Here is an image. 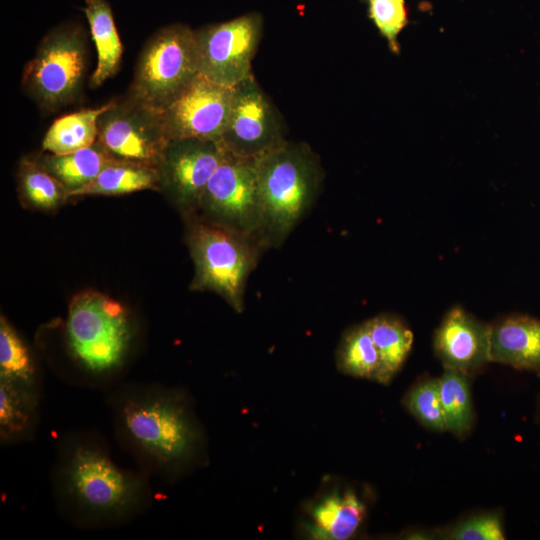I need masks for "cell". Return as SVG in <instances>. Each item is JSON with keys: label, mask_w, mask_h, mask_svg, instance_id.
Segmentation results:
<instances>
[{"label": "cell", "mask_w": 540, "mask_h": 540, "mask_svg": "<svg viewBox=\"0 0 540 540\" xmlns=\"http://www.w3.org/2000/svg\"><path fill=\"white\" fill-rule=\"evenodd\" d=\"M490 361L540 371V320L510 315L489 325Z\"/></svg>", "instance_id": "15"}, {"label": "cell", "mask_w": 540, "mask_h": 540, "mask_svg": "<svg viewBox=\"0 0 540 540\" xmlns=\"http://www.w3.org/2000/svg\"><path fill=\"white\" fill-rule=\"evenodd\" d=\"M113 159L96 141L93 145L64 155L47 154L37 161L56 177L69 194L91 182Z\"/></svg>", "instance_id": "21"}, {"label": "cell", "mask_w": 540, "mask_h": 540, "mask_svg": "<svg viewBox=\"0 0 540 540\" xmlns=\"http://www.w3.org/2000/svg\"><path fill=\"white\" fill-rule=\"evenodd\" d=\"M198 74L195 31L171 24L159 29L143 46L126 95L162 111Z\"/></svg>", "instance_id": "6"}, {"label": "cell", "mask_w": 540, "mask_h": 540, "mask_svg": "<svg viewBox=\"0 0 540 540\" xmlns=\"http://www.w3.org/2000/svg\"><path fill=\"white\" fill-rule=\"evenodd\" d=\"M369 15L386 38L392 52L398 53V35L408 23L405 0H367Z\"/></svg>", "instance_id": "28"}, {"label": "cell", "mask_w": 540, "mask_h": 540, "mask_svg": "<svg viewBox=\"0 0 540 540\" xmlns=\"http://www.w3.org/2000/svg\"><path fill=\"white\" fill-rule=\"evenodd\" d=\"M40 401V398L0 381L2 447L28 443L35 438L40 421Z\"/></svg>", "instance_id": "18"}, {"label": "cell", "mask_w": 540, "mask_h": 540, "mask_svg": "<svg viewBox=\"0 0 540 540\" xmlns=\"http://www.w3.org/2000/svg\"><path fill=\"white\" fill-rule=\"evenodd\" d=\"M281 118L254 75L234 87L232 109L220 139L232 155L256 160L286 140Z\"/></svg>", "instance_id": "11"}, {"label": "cell", "mask_w": 540, "mask_h": 540, "mask_svg": "<svg viewBox=\"0 0 540 540\" xmlns=\"http://www.w3.org/2000/svg\"><path fill=\"white\" fill-rule=\"evenodd\" d=\"M406 405L410 412L428 428L437 431L446 430L438 379L427 380L416 385L407 395Z\"/></svg>", "instance_id": "27"}, {"label": "cell", "mask_w": 540, "mask_h": 540, "mask_svg": "<svg viewBox=\"0 0 540 540\" xmlns=\"http://www.w3.org/2000/svg\"><path fill=\"white\" fill-rule=\"evenodd\" d=\"M365 512V504L354 491L332 490L313 505L310 511V534L316 539H348L357 531Z\"/></svg>", "instance_id": "16"}, {"label": "cell", "mask_w": 540, "mask_h": 540, "mask_svg": "<svg viewBox=\"0 0 540 540\" xmlns=\"http://www.w3.org/2000/svg\"><path fill=\"white\" fill-rule=\"evenodd\" d=\"M111 105L112 101L58 118L47 130L42 149L51 154L64 155L93 145L98 138V119Z\"/></svg>", "instance_id": "22"}, {"label": "cell", "mask_w": 540, "mask_h": 540, "mask_svg": "<svg viewBox=\"0 0 540 540\" xmlns=\"http://www.w3.org/2000/svg\"><path fill=\"white\" fill-rule=\"evenodd\" d=\"M263 20L248 13L195 31L199 73L230 87L253 75L252 60L262 35Z\"/></svg>", "instance_id": "10"}, {"label": "cell", "mask_w": 540, "mask_h": 540, "mask_svg": "<svg viewBox=\"0 0 540 540\" xmlns=\"http://www.w3.org/2000/svg\"><path fill=\"white\" fill-rule=\"evenodd\" d=\"M336 363L346 375L377 381L380 359L366 321L344 333L336 351Z\"/></svg>", "instance_id": "24"}, {"label": "cell", "mask_w": 540, "mask_h": 540, "mask_svg": "<svg viewBox=\"0 0 540 540\" xmlns=\"http://www.w3.org/2000/svg\"><path fill=\"white\" fill-rule=\"evenodd\" d=\"M84 11L97 51V65L89 83L95 88L117 73L123 47L107 0H85Z\"/></svg>", "instance_id": "19"}, {"label": "cell", "mask_w": 540, "mask_h": 540, "mask_svg": "<svg viewBox=\"0 0 540 540\" xmlns=\"http://www.w3.org/2000/svg\"><path fill=\"white\" fill-rule=\"evenodd\" d=\"M264 248L279 247L315 201L322 179L317 157L285 141L255 160Z\"/></svg>", "instance_id": "4"}, {"label": "cell", "mask_w": 540, "mask_h": 540, "mask_svg": "<svg viewBox=\"0 0 540 540\" xmlns=\"http://www.w3.org/2000/svg\"><path fill=\"white\" fill-rule=\"evenodd\" d=\"M86 37L78 26L50 31L26 64L22 85L42 108L56 110L79 93L86 72Z\"/></svg>", "instance_id": "7"}, {"label": "cell", "mask_w": 540, "mask_h": 540, "mask_svg": "<svg viewBox=\"0 0 540 540\" xmlns=\"http://www.w3.org/2000/svg\"><path fill=\"white\" fill-rule=\"evenodd\" d=\"M225 154L219 141L169 140L158 166L160 188H164L187 212H196L205 187Z\"/></svg>", "instance_id": "13"}, {"label": "cell", "mask_w": 540, "mask_h": 540, "mask_svg": "<svg viewBox=\"0 0 540 540\" xmlns=\"http://www.w3.org/2000/svg\"><path fill=\"white\" fill-rule=\"evenodd\" d=\"M160 188L159 168L138 163L115 161L106 166L91 182L69 194L120 195Z\"/></svg>", "instance_id": "23"}, {"label": "cell", "mask_w": 540, "mask_h": 540, "mask_svg": "<svg viewBox=\"0 0 540 540\" xmlns=\"http://www.w3.org/2000/svg\"><path fill=\"white\" fill-rule=\"evenodd\" d=\"M134 339L133 319L121 303L94 290L77 294L64 325L70 365L60 378L75 387L107 391L123 381Z\"/></svg>", "instance_id": "3"}, {"label": "cell", "mask_w": 540, "mask_h": 540, "mask_svg": "<svg viewBox=\"0 0 540 540\" xmlns=\"http://www.w3.org/2000/svg\"><path fill=\"white\" fill-rule=\"evenodd\" d=\"M97 141L115 160L158 167L169 139L161 111L126 95L100 115Z\"/></svg>", "instance_id": "9"}, {"label": "cell", "mask_w": 540, "mask_h": 540, "mask_svg": "<svg viewBox=\"0 0 540 540\" xmlns=\"http://www.w3.org/2000/svg\"><path fill=\"white\" fill-rule=\"evenodd\" d=\"M150 478L118 465L97 431L74 429L57 439L49 482L54 507L66 523L102 531L126 526L150 509Z\"/></svg>", "instance_id": "1"}, {"label": "cell", "mask_w": 540, "mask_h": 540, "mask_svg": "<svg viewBox=\"0 0 540 540\" xmlns=\"http://www.w3.org/2000/svg\"><path fill=\"white\" fill-rule=\"evenodd\" d=\"M0 381L41 399L43 375L33 353L3 315L0 317Z\"/></svg>", "instance_id": "17"}, {"label": "cell", "mask_w": 540, "mask_h": 540, "mask_svg": "<svg viewBox=\"0 0 540 540\" xmlns=\"http://www.w3.org/2000/svg\"><path fill=\"white\" fill-rule=\"evenodd\" d=\"M189 214L187 240L195 265L191 289L213 291L242 312L247 280L263 246L196 213Z\"/></svg>", "instance_id": "5"}, {"label": "cell", "mask_w": 540, "mask_h": 540, "mask_svg": "<svg viewBox=\"0 0 540 540\" xmlns=\"http://www.w3.org/2000/svg\"><path fill=\"white\" fill-rule=\"evenodd\" d=\"M434 349L446 368L464 373L477 369L490 361L489 325L454 306L435 332Z\"/></svg>", "instance_id": "14"}, {"label": "cell", "mask_w": 540, "mask_h": 540, "mask_svg": "<svg viewBox=\"0 0 540 540\" xmlns=\"http://www.w3.org/2000/svg\"><path fill=\"white\" fill-rule=\"evenodd\" d=\"M380 359L377 382L388 384L406 360L413 333L397 316L380 314L366 321Z\"/></svg>", "instance_id": "20"}, {"label": "cell", "mask_w": 540, "mask_h": 540, "mask_svg": "<svg viewBox=\"0 0 540 540\" xmlns=\"http://www.w3.org/2000/svg\"><path fill=\"white\" fill-rule=\"evenodd\" d=\"M106 404L117 442L148 476L173 484L206 462V436L183 389L122 381Z\"/></svg>", "instance_id": "2"}, {"label": "cell", "mask_w": 540, "mask_h": 540, "mask_svg": "<svg viewBox=\"0 0 540 540\" xmlns=\"http://www.w3.org/2000/svg\"><path fill=\"white\" fill-rule=\"evenodd\" d=\"M438 382L446 430L461 436L468 432L473 420L471 394L465 373L446 368Z\"/></svg>", "instance_id": "25"}, {"label": "cell", "mask_w": 540, "mask_h": 540, "mask_svg": "<svg viewBox=\"0 0 540 540\" xmlns=\"http://www.w3.org/2000/svg\"><path fill=\"white\" fill-rule=\"evenodd\" d=\"M455 540H503L505 539L501 518L496 513L474 516L456 525L449 533Z\"/></svg>", "instance_id": "29"}, {"label": "cell", "mask_w": 540, "mask_h": 540, "mask_svg": "<svg viewBox=\"0 0 540 540\" xmlns=\"http://www.w3.org/2000/svg\"><path fill=\"white\" fill-rule=\"evenodd\" d=\"M234 87L200 73L161 111L169 140L198 138L220 141L232 109Z\"/></svg>", "instance_id": "12"}, {"label": "cell", "mask_w": 540, "mask_h": 540, "mask_svg": "<svg viewBox=\"0 0 540 540\" xmlns=\"http://www.w3.org/2000/svg\"><path fill=\"white\" fill-rule=\"evenodd\" d=\"M19 189L33 207L51 210L68 198L66 187L37 161L23 159L19 167Z\"/></svg>", "instance_id": "26"}, {"label": "cell", "mask_w": 540, "mask_h": 540, "mask_svg": "<svg viewBox=\"0 0 540 540\" xmlns=\"http://www.w3.org/2000/svg\"><path fill=\"white\" fill-rule=\"evenodd\" d=\"M197 211L199 216L249 236L263 246L255 160L226 151L205 187Z\"/></svg>", "instance_id": "8"}]
</instances>
